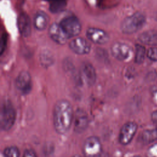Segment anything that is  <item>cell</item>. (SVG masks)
Returning <instances> with one entry per match:
<instances>
[{"instance_id":"26","label":"cell","mask_w":157,"mask_h":157,"mask_svg":"<svg viewBox=\"0 0 157 157\" xmlns=\"http://www.w3.org/2000/svg\"><path fill=\"white\" fill-rule=\"evenodd\" d=\"M151 120L154 124L157 126V110L154 111L151 114Z\"/></svg>"},{"instance_id":"14","label":"cell","mask_w":157,"mask_h":157,"mask_svg":"<svg viewBox=\"0 0 157 157\" xmlns=\"http://www.w3.org/2000/svg\"><path fill=\"white\" fill-rule=\"evenodd\" d=\"M18 26L20 34L24 37L30 35L31 31V25L30 18L25 13L20 15L18 19Z\"/></svg>"},{"instance_id":"9","label":"cell","mask_w":157,"mask_h":157,"mask_svg":"<svg viewBox=\"0 0 157 157\" xmlns=\"http://www.w3.org/2000/svg\"><path fill=\"white\" fill-rule=\"evenodd\" d=\"M110 50L113 56L119 61L128 59L132 53V49L130 46L121 42L114 43L112 45Z\"/></svg>"},{"instance_id":"2","label":"cell","mask_w":157,"mask_h":157,"mask_svg":"<svg viewBox=\"0 0 157 157\" xmlns=\"http://www.w3.org/2000/svg\"><path fill=\"white\" fill-rule=\"evenodd\" d=\"M16 110L12 103L9 100H4L1 106L0 126L2 131H7L13 126L16 120Z\"/></svg>"},{"instance_id":"17","label":"cell","mask_w":157,"mask_h":157,"mask_svg":"<svg viewBox=\"0 0 157 157\" xmlns=\"http://www.w3.org/2000/svg\"><path fill=\"white\" fill-rule=\"evenodd\" d=\"M48 21L49 18L47 15L42 11H39L36 14L34 17V26L38 30H43L47 26Z\"/></svg>"},{"instance_id":"18","label":"cell","mask_w":157,"mask_h":157,"mask_svg":"<svg viewBox=\"0 0 157 157\" xmlns=\"http://www.w3.org/2000/svg\"><path fill=\"white\" fill-rule=\"evenodd\" d=\"M66 6V0H53L50 4L49 9L52 13H59L63 11Z\"/></svg>"},{"instance_id":"11","label":"cell","mask_w":157,"mask_h":157,"mask_svg":"<svg viewBox=\"0 0 157 157\" xmlns=\"http://www.w3.org/2000/svg\"><path fill=\"white\" fill-rule=\"evenodd\" d=\"M86 36L90 40L97 44H105L109 39V35L106 32L95 28L88 29L86 31Z\"/></svg>"},{"instance_id":"10","label":"cell","mask_w":157,"mask_h":157,"mask_svg":"<svg viewBox=\"0 0 157 157\" xmlns=\"http://www.w3.org/2000/svg\"><path fill=\"white\" fill-rule=\"evenodd\" d=\"M71 50L78 55H85L90 52L91 45L90 43L82 37H77L69 43Z\"/></svg>"},{"instance_id":"20","label":"cell","mask_w":157,"mask_h":157,"mask_svg":"<svg viewBox=\"0 0 157 157\" xmlns=\"http://www.w3.org/2000/svg\"><path fill=\"white\" fill-rule=\"evenodd\" d=\"M40 61L44 66H49L53 63V58L49 51L44 50L40 55Z\"/></svg>"},{"instance_id":"13","label":"cell","mask_w":157,"mask_h":157,"mask_svg":"<svg viewBox=\"0 0 157 157\" xmlns=\"http://www.w3.org/2000/svg\"><path fill=\"white\" fill-rule=\"evenodd\" d=\"M49 35L53 41L58 44H64L69 37L67 36L59 23H53L49 28Z\"/></svg>"},{"instance_id":"4","label":"cell","mask_w":157,"mask_h":157,"mask_svg":"<svg viewBox=\"0 0 157 157\" xmlns=\"http://www.w3.org/2000/svg\"><path fill=\"white\" fill-rule=\"evenodd\" d=\"M102 144L96 136H90L86 139L83 146V153L85 157H96L102 152Z\"/></svg>"},{"instance_id":"8","label":"cell","mask_w":157,"mask_h":157,"mask_svg":"<svg viewBox=\"0 0 157 157\" xmlns=\"http://www.w3.org/2000/svg\"><path fill=\"white\" fill-rule=\"evenodd\" d=\"M16 88L23 94H28L32 88V79L28 71H21L15 79Z\"/></svg>"},{"instance_id":"3","label":"cell","mask_w":157,"mask_h":157,"mask_svg":"<svg viewBox=\"0 0 157 157\" xmlns=\"http://www.w3.org/2000/svg\"><path fill=\"white\" fill-rule=\"evenodd\" d=\"M145 21V17L143 13L136 12L123 20L121 24V30L124 34L134 33L144 26Z\"/></svg>"},{"instance_id":"21","label":"cell","mask_w":157,"mask_h":157,"mask_svg":"<svg viewBox=\"0 0 157 157\" xmlns=\"http://www.w3.org/2000/svg\"><path fill=\"white\" fill-rule=\"evenodd\" d=\"M4 157H19V149L15 146H9L5 148L2 152Z\"/></svg>"},{"instance_id":"5","label":"cell","mask_w":157,"mask_h":157,"mask_svg":"<svg viewBox=\"0 0 157 157\" xmlns=\"http://www.w3.org/2000/svg\"><path fill=\"white\" fill-rule=\"evenodd\" d=\"M59 25L69 39L77 36L81 31L80 23L74 16L64 18L59 22Z\"/></svg>"},{"instance_id":"22","label":"cell","mask_w":157,"mask_h":157,"mask_svg":"<svg viewBox=\"0 0 157 157\" xmlns=\"http://www.w3.org/2000/svg\"><path fill=\"white\" fill-rule=\"evenodd\" d=\"M147 56L152 61H157V47H151L147 51Z\"/></svg>"},{"instance_id":"6","label":"cell","mask_w":157,"mask_h":157,"mask_svg":"<svg viewBox=\"0 0 157 157\" xmlns=\"http://www.w3.org/2000/svg\"><path fill=\"white\" fill-rule=\"evenodd\" d=\"M137 130V124L134 121L124 123L120 129L118 135V141L120 144L126 145L134 138Z\"/></svg>"},{"instance_id":"28","label":"cell","mask_w":157,"mask_h":157,"mask_svg":"<svg viewBox=\"0 0 157 157\" xmlns=\"http://www.w3.org/2000/svg\"><path fill=\"white\" fill-rule=\"evenodd\" d=\"M72 157H82V156H80V155H75L73 156Z\"/></svg>"},{"instance_id":"29","label":"cell","mask_w":157,"mask_h":157,"mask_svg":"<svg viewBox=\"0 0 157 157\" xmlns=\"http://www.w3.org/2000/svg\"><path fill=\"white\" fill-rule=\"evenodd\" d=\"M132 157H140V156H134Z\"/></svg>"},{"instance_id":"23","label":"cell","mask_w":157,"mask_h":157,"mask_svg":"<svg viewBox=\"0 0 157 157\" xmlns=\"http://www.w3.org/2000/svg\"><path fill=\"white\" fill-rule=\"evenodd\" d=\"M147 157H157V144H155L148 148Z\"/></svg>"},{"instance_id":"16","label":"cell","mask_w":157,"mask_h":157,"mask_svg":"<svg viewBox=\"0 0 157 157\" xmlns=\"http://www.w3.org/2000/svg\"><path fill=\"white\" fill-rule=\"evenodd\" d=\"M139 140L141 144L145 145L157 140V128L143 131L139 136Z\"/></svg>"},{"instance_id":"27","label":"cell","mask_w":157,"mask_h":157,"mask_svg":"<svg viewBox=\"0 0 157 157\" xmlns=\"http://www.w3.org/2000/svg\"><path fill=\"white\" fill-rule=\"evenodd\" d=\"M96 157H109V155L106 152L102 151L101 154H99L98 156H97Z\"/></svg>"},{"instance_id":"19","label":"cell","mask_w":157,"mask_h":157,"mask_svg":"<svg viewBox=\"0 0 157 157\" xmlns=\"http://www.w3.org/2000/svg\"><path fill=\"white\" fill-rule=\"evenodd\" d=\"M145 48L142 45L137 44L136 45L135 49V62L137 64H141L145 59Z\"/></svg>"},{"instance_id":"12","label":"cell","mask_w":157,"mask_h":157,"mask_svg":"<svg viewBox=\"0 0 157 157\" xmlns=\"http://www.w3.org/2000/svg\"><path fill=\"white\" fill-rule=\"evenodd\" d=\"M81 75L88 86H92L96 80V73L93 65L85 62L81 66Z\"/></svg>"},{"instance_id":"15","label":"cell","mask_w":157,"mask_h":157,"mask_svg":"<svg viewBox=\"0 0 157 157\" xmlns=\"http://www.w3.org/2000/svg\"><path fill=\"white\" fill-rule=\"evenodd\" d=\"M139 40L144 44L157 45V31L150 30L141 33L138 37Z\"/></svg>"},{"instance_id":"25","label":"cell","mask_w":157,"mask_h":157,"mask_svg":"<svg viewBox=\"0 0 157 157\" xmlns=\"http://www.w3.org/2000/svg\"><path fill=\"white\" fill-rule=\"evenodd\" d=\"M1 53L3 52L4 50L5 49V46L6 45V41H7V37L6 34H4L2 36L1 38Z\"/></svg>"},{"instance_id":"24","label":"cell","mask_w":157,"mask_h":157,"mask_svg":"<svg viewBox=\"0 0 157 157\" xmlns=\"http://www.w3.org/2000/svg\"><path fill=\"white\" fill-rule=\"evenodd\" d=\"M23 157H37L36 153L32 149H26L24 151Z\"/></svg>"},{"instance_id":"7","label":"cell","mask_w":157,"mask_h":157,"mask_svg":"<svg viewBox=\"0 0 157 157\" xmlns=\"http://www.w3.org/2000/svg\"><path fill=\"white\" fill-rule=\"evenodd\" d=\"M74 130L77 134L83 132L89 124L88 116L86 112L81 109H77L74 117Z\"/></svg>"},{"instance_id":"1","label":"cell","mask_w":157,"mask_h":157,"mask_svg":"<svg viewBox=\"0 0 157 157\" xmlns=\"http://www.w3.org/2000/svg\"><path fill=\"white\" fill-rule=\"evenodd\" d=\"M53 126L59 134H64L70 129L74 120V110L66 99L58 100L53 108Z\"/></svg>"}]
</instances>
